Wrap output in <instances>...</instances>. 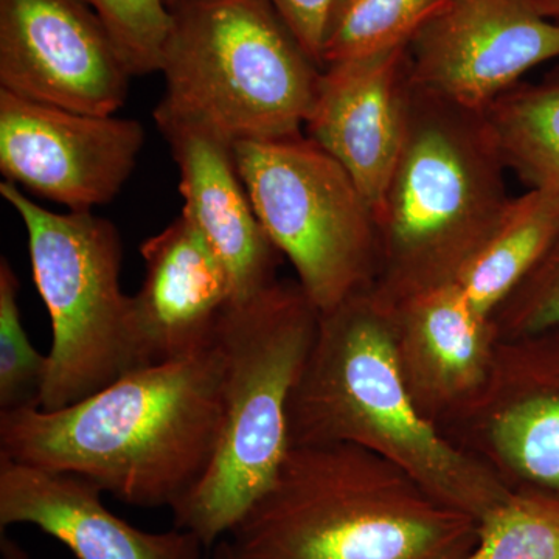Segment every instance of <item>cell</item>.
<instances>
[{
  "label": "cell",
  "mask_w": 559,
  "mask_h": 559,
  "mask_svg": "<svg viewBox=\"0 0 559 559\" xmlns=\"http://www.w3.org/2000/svg\"><path fill=\"white\" fill-rule=\"evenodd\" d=\"M234 148L261 226L320 314L374 286L377 216L340 162L305 132Z\"/></svg>",
  "instance_id": "8"
},
{
  "label": "cell",
  "mask_w": 559,
  "mask_h": 559,
  "mask_svg": "<svg viewBox=\"0 0 559 559\" xmlns=\"http://www.w3.org/2000/svg\"><path fill=\"white\" fill-rule=\"evenodd\" d=\"M180 2V0H167L168 9H170L171 5H175V3Z\"/></svg>",
  "instance_id": "28"
},
{
  "label": "cell",
  "mask_w": 559,
  "mask_h": 559,
  "mask_svg": "<svg viewBox=\"0 0 559 559\" xmlns=\"http://www.w3.org/2000/svg\"><path fill=\"white\" fill-rule=\"evenodd\" d=\"M21 283L10 261L0 260V412L40 406L47 355L33 347L20 307Z\"/></svg>",
  "instance_id": "22"
},
{
  "label": "cell",
  "mask_w": 559,
  "mask_h": 559,
  "mask_svg": "<svg viewBox=\"0 0 559 559\" xmlns=\"http://www.w3.org/2000/svg\"><path fill=\"white\" fill-rule=\"evenodd\" d=\"M559 237V201L538 190L510 198L481 241L466 261L455 283L474 310L492 319L536 261Z\"/></svg>",
  "instance_id": "18"
},
{
  "label": "cell",
  "mask_w": 559,
  "mask_h": 559,
  "mask_svg": "<svg viewBox=\"0 0 559 559\" xmlns=\"http://www.w3.org/2000/svg\"><path fill=\"white\" fill-rule=\"evenodd\" d=\"M153 117L190 121L231 143L301 134L322 69L266 0H180Z\"/></svg>",
  "instance_id": "6"
},
{
  "label": "cell",
  "mask_w": 559,
  "mask_h": 559,
  "mask_svg": "<svg viewBox=\"0 0 559 559\" xmlns=\"http://www.w3.org/2000/svg\"><path fill=\"white\" fill-rule=\"evenodd\" d=\"M320 312L297 280H277L234 304L216 345L223 421L197 488L173 509L175 528L213 549L271 487L289 450L288 406L314 344Z\"/></svg>",
  "instance_id": "5"
},
{
  "label": "cell",
  "mask_w": 559,
  "mask_h": 559,
  "mask_svg": "<svg viewBox=\"0 0 559 559\" xmlns=\"http://www.w3.org/2000/svg\"><path fill=\"white\" fill-rule=\"evenodd\" d=\"M506 171L485 112L414 86L403 150L374 210L378 296L399 301L455 282L511 198Z\"/></svg>",
  "instance_id": "4"
},
{
  "label": "cell",
  "mask_w": 559,
  "mask_h": 559,
  "mask_svg": "<svg viewBox=\"0 0 559 559\" xmlns=\"http://www.w3.org/2000/svg\"><path fill=\"white\" fill-rule=\"evenodd\" d=\"M143 143L138 120L75 112L0 91L3 178L69 212H92L112 201L131 178Z\"/></svg>",
  "instance_id": "11"
},
{
  "label": "cell",
  "mask_w": 559,
  "mask_h": 559,
  "mask_svg": "<svg viewBox=\"0 0 559 559\" xmlns=\"http://www.w3.org/2000/svg\"><path fill=\"white\" fill-rule=\"evenodd\" d=\"M103 489L79 474L0 455V527L35 525L79 559H201L204 544L173 528L150 533L106 509Z\"/></svg>",
  "instance_id": "17"
},
{
  "label": "cell",
  "mask_w": 559,
  "mask_h": 559,
  "mask_svg": "<svg viewBox=\"0 0 559 559\" xmlns=\"http://www.w3.org/2000/svg\"><path fill=\"white\" fill-rule=\"evenodd\" d=\"M223 421L218 345L131 371L58 411L0 412V455L79 474L128 506L173 510L207 473Z\"/></svg>",
  "instance_id": "1"
},
{
  "label": "cell",
  "mask_w": 559,
  "mask_h": 559,
  "mask_svg": "<svg viewBox=\"0 0 559 559\" xmlns=\"http://www.w3.org/2000/svg\"><path fill=\"white\" fill-rule=\"evenodd\" d=\"M305 53L322 69L323 47L342 0H266Z\"/></svg>",
  "instance_id": "25"
},
{
  "label": "cell",
  "mask_w": 559,
  "mask_h": 559,
  "mask_svg": "<svg viewBox=\"0 0 559 559\" xmlns=\"http://www.w3.org/2000/svg\"><path fill=\"white\" fill-rule=\"evenodd\" d=\"M97 13L132 76L160 70L171 27L167 0H83Z\"/></svg>",
  "instance_id": "23"
},
{
  "label": "cell",
  "mask_w": 559,
  "mask_h": 559,
  "mask_svg": "<svg viewBox=\"0 0 559 559\" xmlns=\"http://www.w3.org/2000/svg\"><path fill=\"white\" fill-rule=\"evenodd\" d=\"M226 539L237 559H463L479 521L366 448L308 444Z\"/></svg>",
  "instance_id": "2"
},
{
  "label": "cell",
  "mask_w": 559,
  "mask_h": 559,
  "mask_svg": "<svg viewBox=\"0 0 559 559\" xmlns=\"http://www.w3.org/2000/svg\"><path fill=\"white\" fill-rule=\"evenodd\" d=\"M437 429L510 492L559 499V326L499 340L484 388Z\"/></svg>",
  "instance_id": "9"
},
{
  "label": "cell",
  "mask_w": 559,
  "mask_h": 559,
  "mask_svg": "<svg viewBox=\"0 0 559 559\" xmlns=\"http://www.w3.org/2000/svg\"><path fill=\"white\" fill-rule=\"evenodd\" d=\"M388 304L401 377L423 417L439 426L484 388L499 342L495 323L455 282Z\"/></svg>",
  "instance_id": "15"
},
{
  "label": "cell",
  "mask_w": 559,
  "mask_h": 559,
  "mask_svg": "<svg viewBox=\"0 0 559 559\" xmlns=\"http://www.w3.org/2000/svg\"><path fill=\"white\" fill-rule=\"evenodd\" d=\"M288 439L289 447L366 448L477 521L510 496L415 406L396 360L390 305L373 286L320 314L289 400Z\"/></svg>",
  "instance_id": "3"
},
{
  "label": "cell",
  "mask_w": 559,
  "mask_h": 559,
  "mask_svg": "<svg viewBox=\"0 0 559 559\" xmlns=\"http://www.w3.org/2000/svg\"><path fill=\"white\" fill-rule=\"evenodd\" d=\"M543 16L559 22V0H528Z\"/></svg>",
  "instance_id": "26"
},
{
  "label": "cell",
  "mask_w": 559,
  "mask_h": 559,
  "mask_svg": "<svg viewBox=\"0 0 559 559\" xmlns=\"http://www.w3.org/2000/svg\"><path fill=\"white\" fill-rule=\"evenodd\" d=\"M412 86L407 46L326 66L305 134L340 162L377 210L406 139Z\"/></svg>",
  "instance_id": "13"
},
{
  "label": "cell",
  "mask_w": 559,
  "mask_h": 559,
  "mask_svg": "<svg viewBox=\"0 0 559 559\" xmlns=\"http://www.w3.org/2000/svg\"><path fill=\"white\" fill-rule=\"evenodd\" d=\"M131 79L116 40L83 0H0V91L116 116Z\"/></svg>",
  "instance_id": "10"
},
{
  "label": "cell",
  "mask_w": 559,
  "mask_h": 559,
  "mask_svg": "<svg viewBox=\"0 0 559 559\" xmlns=\"http://www.w3.org/2000/svg\"><path fill=\"white\" fill-rule=\"evenodd\" d=\"M154 120L178 165L182 215L229 272L235 304L252 299L277 282L283 257L250 201L235 143L190 121Z\"/></svg>",
  "instance_id": "16"
},
{
  "label": "cell",
  "mask_w": 559,
  "mask_h": 559,
  "mask_svg": "<svg viewBox=\"0 0 559 559\" xmlns=\"http://www.w3.org/2000/svg\"><path fill=\"white\" fill-rule=\"evenodd\" d=\"M499 340L559 326V237L492 314Z\"/></svg>",
  "instance_id": "24"
},
{
  "label": "cell",
  "mask_w": 559,
  "mask_h": 559,
  "mask_svg": "<svg viewBox=\"0 0 559 559\" xmlns=\"http://www.w3.org/2000/svg\"><path fill=\"white\" fill-rule=\"evenodd\" d=\"M463 559H559V499L514 491L479 521V540Z\"/></svg>",
  "instance_id": "21"
},
{
  "label": "cell",
  "mask_w": 559,
  "mask_h": 559,
  "mask_svg": "<svg viewBox=\"0 0 559 559\" xmlns=\"http://www.w3.org/2000/svg\"><path fill=\"white\" fill-rule=\"evenodd\" d=\"M24 223L33 278L51 320V348L39 409L58 411L146 366L132 296L121 289L117 227L92 212L55 213L0 183Z\"/></svg>",
  "instance_id": "7"
},
{
  "label": "cell",
  "mask_w": 559,
  "mask_h": 559,
  "mask_svg": "<svg viewBox=\"0 0 559 559\" xmlns=\"http://www.w3.org/2000/svg\"><path fill=\"white\" fill-rule=\"evenodd\" d=\"M507 170L559 201V72L518 83L485 110Z\"/></svg>",
  "instance_id": "19"
},
{
  "label": "cell",
  "mask_w": 559,
  "mask_h": 559,
  "mask_svg": "<svg viewBox=\"0 0 559 559\" xmlns=\"http://www.w3.org/2000/svg\"><path fill=\"white\" fill-rule=\"evenodd\" d=\"M145 278L132 296L146 366L201 355L215 345L235 304L229 272L182 213L140 246Z\"/></svg>",
  "instance_id": "14"
},
{
  "label": "cell",
  "mask_w": 559,
  "mask_h": 559,
  "mask_svg": "<svg viewBox=\"0 0 559 559\" xmlns=\"http://www.w3.org/2000/svg\"><path fill=\"white\" fill-rule=\"evenodd\" d=\"M213 559H237L226 538L221 539L219 543L213 547Z\"/></svg>",
  "instance_id": "27"
},
{
  "label": "cell",
  "mask_w": 559,
  "mask_h": 559,
  "mask_svg": "<svg viewBox=\"0 0 559 559\" xmlns=\"http://www.w3.org/2000/svg\"><path fill=\"white\" fill-rule=\"evenodd\" d=\"M407 50L415 87L485 112L530 69L559 58V22L528 0H443Z\"/></svg>",
  "instance_id": "12"
},
{
  "label": "cell",
  "mask_w": 559,
  "mask_h": 559,
  "mask_svg": "<svg viewBox=\"0 0 559 559\" xmlns=\"http://www.w3.org/2000/svg\"><path fill=\"white\" fill-rule=\"evenodd\" d=\"M441 3L443 0H342L326 35L322 69L409 46Z\"/></svg>",
  "instance_id": "20"
}]
</instances>
